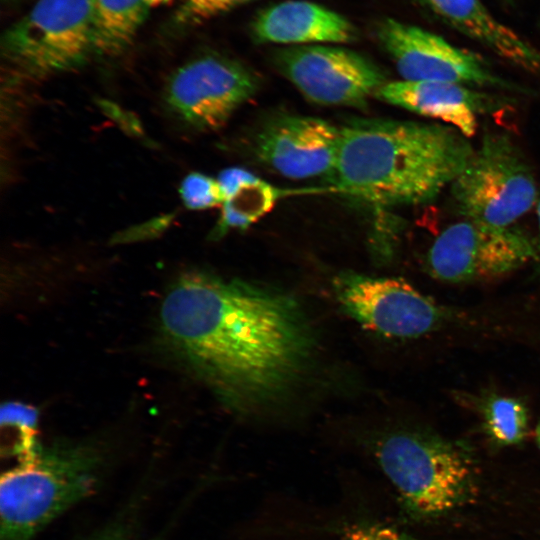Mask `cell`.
Returning <instances> with one entry per match:
<instances>
[{
    "mask_svg": "<svg viewBox=\"0 0 540 540\" xmlns=\"http://www.w3.org/2000/svg\"><path fill=\"white\" fill-rule=\"evenodd\" d=\"M158 335L169 356L240 413L288 396L315 350L312 327L293 295L195 270L164 295Z\"/></svg>",
    "mask_w": 540,
    "mask_h": 540,
    "instance_id": "cell-1",
    "label": "cell"
},
{
    "mask_svg": "<svg viewBox=\"0 0 540 540\" xmlns=\"http://www.w3.org/2000/svg\"><path fill=\"white\" fill-rule=\"evenodd\" d=\"M340 132L333 182L345 193L381 206L434 200L475 149L466 136L441 123L355 119Z\"/></svg>",
    "mask_w": 540,
    "mask_h": 540,
    "instance_id": "cell-2",
    "label": "cell"
},
{
    "mask_svg": "<svg viewBox=\"0 0 540 540\" xmlns=\"http://www.w3.org/2000/svg\"><path fill=\"white\" fill-rule=\"evenodd\" d=\"M104 461L93 444H40L31 457L1 475L0 540H34L97 491Z\"/></svg>",
    "mask_w": 540,
    "mask_h": 540,
    "instance_id": "cell-3",
    "label": "cell"
},
{
    "mask_svg": "<svg viewBox=\"0 0 540 540\" xmlns=\"http://www.w3.org/2000/svg\"><path fill=\"white\" fill-rule=\"evenodd\" d=\"M456 212L464 219L509 227L537 204V182L520 148L504 132H486L451 183Z\"/></svg>",
    "mask_w": 540,
    "mask_h": 540,
    "instance_id": "cell-4",
    "label": "cell"
},
{
    "mask_svg": "<svg viewBox=\"0 0 540 540\" xmlns=\"http://www.w3.org/2000/svg\"><path fill=\"white\" fill-rule=\"evenodd\" d=\"M376 455L401 498L419 514L446 512L469 493L472 473L467 455L441 438L393 432L378 442Z\"/></svg>",
    "mask_w": 540,
    "mask_h": 540,
    "instance_id": "cell-5",
    "label": "cell"
},
{
    "mask_svg": "<svg viewBox=\"0 0 540 540\" xmlns=\"http://www.w3.org/2000/svg\"><path fill=\"white\" fill-rule=\"evenodd\" d=\"M9 60L36 72L79 67L95 52L90 0H37L3 34Z\"/></svg>",
    "mask_w": 540,
    "mask_h": 540,
    "instance_id": "cell-6",
    "label": "cell"
},
{
    "mask_svg": "<svg viewBox=\"0 0 540 540\" xmlns=\"http://www.w3.org/2000/svg\"><path fill=\"white\" fill-rule=\"evenodd\" d=\"M377 38L402 80L457 83L474 88L529 94V89L493 71L479 55L459 48L424 28L385 19Z\"/></svg>",
    "mask_w": 540,
    "mask_h": 540,
    "instance_id": "cell-7",
    "label": "cell"
},
{
    "mask_svg": "<svg viewBox=\"0 0 540 540\" xmlns=\"http://www.w3.org/2000/svg\"><path fill=\"white\" fill-rule=\"evenodd\" d=\"M536 257V244L521 229L463 219L437 236L426 266L438 280L461 283L501 276Z\"/></svg>",
    "mask_w": 540,
    "mask_h": 540,
    "instance_id": "cell-8",
    "label": "cell"
},
{
    "mask_svg": "<svg viewBox=\"0 0 540 540\" xmlns=\"http://www.w3.org/2000/svg\"><path fill=\"white\" fill-rule=\"evenodd\" d=\"M334 287L344 311L363 328L384 337L417 338L450 319L447 309L401 279L349 271L335 278Z\"/></svg>",
    "mask_w": 540,
    "mask_h": 540,
    "instance_id": "cell-9",
    "label": "cell"
},
{
    "mask_svg": "<svg viewBox=\"0 0 540 540\" xmlns=\"http://www.w3.org/2000/svg\"><path fill=\"white\" fill-rule=\"evenodd\" d=\"M280 72L313 103L361 108L388 81L363 55L343 47L304 45L279 51Z\"/></svg>",
    "mask_w": 540,
    "mask_h": 540,
    "instance_id": "cell-10",
    "label": "cell"
},
{
    "mask_svg": "<svg viewBox=\"0 0 540 540\" xmlns=\"http://www.w3.org/2000/svg\"><path fill=\"white\" fill-rule=\"evenodd\" d=\"M258 89L257 77L241 63L216 54L187 61L170 76L165 100L186 124L222 127Z\"/></svg>",
    "mask_w": 540,
    "mask_h": 540,
    "instance_id": "cell-11",
    "label": "cell"
},
{
    "mask_svg": "<svg viewBox=\"0 0 540 540\" xmlns=\"http://www.w3.org/2000/svg\"><path fill=\"white\" fill-rule=\"evenodd\" d=\"M340 136V128L324 119L280 116L268 122L258 134L256 155L286 178L333 180Z\"/></svg>",
    "mask_w": 540,
    "mask_h": 540,
    "instance_id": "cell-12",
    "label": "cell"
},
{
    "mask_svg": "<svg viewBox=\"0 0 540 540\" xmlns=\"http://www.w3.org/2000/svg\"><path fill=\"white\" fill-rule=\"evenodd\" d=\"M376 97L415 114L437 119L467 138L477 130L478 117L505 106V97L457 83L398 80L385 83Z\"/></svg>",
    "mask_w": 540,
    "mask_h": 540,
    "instance_id": "cell-13",
    "label": "cell"
},
{
    "mask_svg": "<svg viewBox=\"0 0 540 540\" xmlns=\"http://www.w3.org/2000/svg\"><path fill=\"white\" fill-rule=\"evenodd\" d=\"M451 29L529 73L540 75V49L500 22L482 0H417Z\"/></svg>",
    "mask_w": 540,
    "mask_h": 540,
    "instance_id": "cell-14",
    "label": "cell"
},
{
    "mask_svg": "<svg viewBox=\"0 0 540 540\" xmlns=\"http://www.w3.org/2000/svg\"><path fill=\"white\" fill-rule=\"evenodd\" d=\"M257 42L282 44L346 43L356 38L353 25L321 5L291 0L260 12L251 26Z\"/></svg>",
    "mask_w": 540,
    "mask_h": 540,
    "instance_id": "cell-15",
    "label": "cell"
},
{
    "mask_svg": "<svg viewBox=\"0 0 540 540\" xmlns=\"http://www.w3.org/2000/svg\"><path fill=\"white\" fill-rule=\"evenodd\" d=\"M173 0H90L95 53L116 55L135 38L149 14Z\"/></svg>",
    "mask_w": 540,
    "mask_h": 540,
    "instance_id": "cell-16",
    "label": "cell"
},
{
    "mask_svg": "<svg viewBox=\"0 0 540 540\" xmlns=\"http://www.w3.org/2000/svg\"><path fill=\"white\" fill-rule=\"evenodd\" d=\"M281 191L256 177L241 185L222 204V213L213 237L230 229L244 230L272 210Z\"/></svg>",
    "mask_w": 540,
    "mask_h": 540,
    "instance_id": "cell-17",
    "label": "cell"
},
{
    "mask_svg": "<svg viewBox=\"0 0 540 540\" xmlns=\"http://www.w3.org/2000/svg\"><path fill=\"white\" fill-rule=\"evenodd\" d=\"M484 428L500 445L520 443L528 428V411L519 399L502 395L486 397L480 407Z\"/></svg>",
    "mask_w": 540,
    "mask_h": 540,
    "instance_id": "cell-18",
    "label": "cell"
},
{
    "mask_svg": "<svg viewBox=\"0 0 540 540\" xmlns=\"http://www.w3.org/2000/svg\"><path fill=\"white\" fill-rule=\"evenodd\" d=\"M38 411L27 404L8 402L1 408V428L15 437L11 453L21 461L31 457L40 444L37 441Z\"/></svg>",
    "mask_w": 540,
    "mask_h": 540,
    "instance_id": "cell-19",
    "label": "cell"
},
{
    "mask_svg": "<svg viewBox=\"0 0 540 540\" xmlns=\"http://www.w3.org/2000/svg\"><path fill=\"white\" fill-rule=\"evenodd\" d=\"M180 196L184 205L191 210H204L224 202L218 180L198 172L190 173L183 179Z\"/></svg>",
    "mask_w": 540,
    "mask_h": 540,
    "instance_id": "cell-20",
    "label": "cell"
},
{
    "mask_svg": "<svg viewBox=\"0 0 540 540\" xmlns=\"http://www.w3.org/2000/svg\"><path fill=\"white\" fill-rule=\"evenodd\" d=\"M251 0H179L175 21L184 26L206 22Z\"/></svg>",
    "mask_w": 540,
    "mask_h": 540,
    "instance_id": "cell-21",
    "label": "cell"
},
{
    "mask_svg": "<svg viewBox=\"0 0 540 540\" xmlns=\"http://www.w3.org/2000/svg\"><path fill=\"white\" fill-rule=\"evenodd\" d=\"M252 172L238 167L228 168L223 170L218 182L223 194L224 201L236 192V190L244 183L256 178Z\"/></svg>",
    "mask_w": 540,
    "mask_h": 540,
    "instance_id": "cell-22",
    "label": "cell"
},
{
    "mask_svg": "<svg viewBox=\"0 0 540 540\" xmlns=\"http://www.w3.org/2000/svg\"><path fill=\"white\" fill-rule=\"evenodd\" d=\"M348 540H413L386 529H360L352 533Z\"/></svg>",
    "mask_w": 540,
    "mask_h": 540,
    "instance_id": "cell-23",
    "label": "cell"
},
{
    "mask_svg": "<svg viewBox=\"0 0 540 540\" xmlns=\"http://www.w3.org/2000/svg\"><path fill=\"white\" fill-rule=\"evenodd\" d=\"M86 540H140L131 534L127 529L118 525H113L90 536Z\"/></svg>",
    "mask_w": 540,
    "mask_h": 540,
    "instance_id": "cell-24",
    "label": "cell"
},
{
    "mask_svg": "<svg viewBox=\"0 0 540 540\" xmlns=\"http://www.w3.org/2000/svg\"><path fill=\"white\" fill-rule=\"evenodd\" d=\"M537 223H538V232H539V236H538V244H536V250H537V257H536V262L538 263V270H539V273H540V196L538 198V201H537Z\"/></svg>",
    "mask_w": 540,
    "mask_h": 540,
    "instance_id": "cell-25",
    "label": "cell"
},
{
    "mask_svg": "<svg viewBox=\"0 0 540 540\" xmlns=\"http://www.w3.org/2000/svg\"><path fill=\"white\" fill-rule=\"evenodd\" d=\"M536 440H537V443H538V445L540 447V422H539V424H538V426L536 428Z\"/></svg>",
    "mask_w": 540,
    "mask_h": 540,
    "instance_id": "cell-26",
    "label": "cell"
},
{
    "mask_svg": "<svg viewBox=\"0 0 540 540\" xmlns=\"http://www.w3.org/2000/svg\"><path fill=\"white\" fill-rule=\"evenodd\" d=\"M501 2H503L504 4H512L514 3L516 0H500Z\"/></svg>",
    "mask_w": 540,
    "mask_h": 540,
    "instance_id": "cell-27",
    "label": "cell"
},
{
    "mask_svg": "<svg viewBox=\"0 0 540 540\" xmlns=\"http://www.w3.org/2000/svg\"><path fill=\"white\" fill-rule=\"evenodd\" d=\"M7 1H9V0H7Z\"/></svg>",
    "mask_w": 540,
    "mask_h": 540,
    "instance_id": "cell-28",
    "label": "cell"
}]
</instances>
